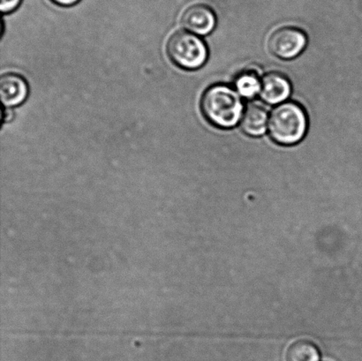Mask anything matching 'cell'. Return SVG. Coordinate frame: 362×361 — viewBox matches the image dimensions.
I'll list each match as a JSON object with an SVG mask.
<instances>
[{
	"label": "cell",
	"mask_w": 362,
	"mask_h": 361,
	"mask_svg": "<svg viewBox=\"0 0 362 361\" xmlns=\"http://www.w3.org/2000/svg\"><path fill=\"white\" fill-rule=\"evenodd\" d=\"M201 110L211 125L222 129L235 126L243 118V102L234 88L223 84L213 85L205 90Z\"/></svg>",
	"instance_id": "obj_1"
},
{
	"label": "cell",
	"mask_w": 362,
	"mask_h": 361,
	"mask_svg": "<svg viewBox=\"0 0 362 361\" xmlns=\"http://www.w3.org/2000/svg\"><path fill=\"white\" fill-rule=\"evenodd\" d=\"M269 133L276 143L291 146L303 141L308 129V119L303 106L285 102L273 110L269 119Z\"/></svg>",
	"instance_id": "obj_2"
},
{
	"label": "cell",
	"mask_w": 362,
	"mask_h": 361,
	"mask_svg": "<svg viewBox=\"0 0 362 361\" xmlns=\"http://www.w3.org/2000/svg\"><path fill=\"white\" fill-rule=\"evenodd\" d=\"M166 52L177 66L184 70H197L207 61V45L197 35L177 31L169 38Z\"/></svg>",
	"instance_id": "obj_3"
},
{
	"label": "cell",
	"mask_w": 362,
	"mask_h": 361,
	"mask_svg": "<svg viewBox=\"0 0 362 361\" xmlns=\"http://www.w3.org/2000/svg\"><path fill=\"white\" fill-rule=\"evenodd\" d=\"M308 37L300 28L284 27L279 28L269 40V51L278 58L292 59L299 56L306 48Z\"/></svg>",
	"instance_id": "obj_4"
},
{
	"label": "cell",
	"mask_w": 362,
	"mask_h": 361,
	"mask_svg": "<svg viewBox=\"0 0 362 361\" xmlns=\"http://www.w3.org/2000/svg\"><path fill=\"white\" fill-rule=\"evenodd\" d=\"M181 23L186 30L194 35H207L216 27V14L207 5L195 4L185 11L181 17Z\"/></svg>",
	"instance_id": "obj_5"
},
{
	"label": "cell",
	"mask_w": 362,
	"mask_h": 361,
	"mask_svg": "<svg viewBox=\"0 0 362 361\" xmlns=\"http://www.w3.org/2000/svg\"><path fill=\"white\" fill-rule=\"evenodd\" d=\"M292 93V85L282 73L272 72L266 74L262 80L260 97L266 104L281 105Z\"/></svg>",
	"instance_id": "obj_6"
},
{
	"label": "cell",
	"mask_w": 362,
	"mask_h": 361,
	"mask_svg": "<svg viewBox=\"0 0 362 361\" xmlns=\"http://www.w3.org/2000/svg\"><path fill=\"white\" fill-rule=\"evenodd\" d=\"M30 88L20 74L8 73L0 78V97L6 108L16 107L26 100Z\"/></svg>",
	"instance_id": "obj_7"
},
{
	"label": "cell",
	"mask_w": 362,
	"mask_h": 361,
	"mask_svg": "<svg viewBox=\"0 0 362 361\" xmlns=\"http://www.w3.org/2000/svg\"><path fill=\"white\" fill-rule=\"evenodd\" d=\"M267 109L258 102H250L244 110L240 120V127L243 132L252 137L264 136L269 126Z\"/></svg>",
	"instance_id": "obj_8"
},
{
	"label": "cell",
	"mask_w": 362,
	"mask_h": 361,
	"mask_svg": "<svg viewBox=\"0 0 362 361\" xmlns=\"http://www.w3.org/2000/svg\"><path fill=\"white\" fill-rule=\"evenodd\" d=\"M286 357L287 361H319L320 353L313 343L300 339L288 346Z\"/></svg>",
	"instance_id": "obj_9"
},
{
	"label": "cell",
	"mask_w": 362,
	"mask_h": 361,
	"mask_svg": "<svg viewBox=\"0 0 362 361\" xmlns=\"http://www.w3.org/2000/svg\"><path fill=\"white\" fill-rule=\"evenodd\" d=\"M234 86L238 94L244 98H254L260 94L262 80L255 72L247 71L237 76Z\"/></svg>",
	"instance_id": "obj_10"
},
{
	"label": "cell",
	"mask_w": 362,
	"mask_h": 361,
	"mask_svg": "<svg viewBox=\"0 0 362 361\" xmlns=\"http://www.w3.org/2000/svg\"><path fill=\"white\" fill-rule=\"evenodd\" d=\"M23 0H1L0 6L4 13H11L16 11L21 5Z\"/></svg>",
	"instance_id": "obj_11"
},
{
	"label": "cell",
	"mask_w": 362,
	"mask_h": 361,
	"mask_svg": "<svg viewBox=\"0 0 362 361\" xmlns=\"http://www.w3.org/2000/svg\"><path fill=\"white\" fill-rule=\"evenodd\" d=\"M55 5L64 7H69L76 5L80 0H51Z\"/></svg>",
	"instance_id": "obj_12"
}]
</instances>
